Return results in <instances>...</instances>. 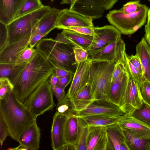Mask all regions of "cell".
<instances>
[{
  "label": "cell",
  "instance_id": "cell-1",
  "mask_svg": "<svg viewBox=\"0 0 150 150\" xmlns=\"http://www.w3.org/2000/svg\"><path fill=\"white\" fill-rule=\"evenodd\" d=\"M14 65L8 78L13 86V91L23 103L49 78L56 68L37 50L29 61Z\"/></svg>",
  "mask_w": 150,
  "mask_h": 150
},
{
  "label": "cell",
  "instance_id": "cell-2",
  "mask_svg": "<svg viewBox=\"0 0 150 150\" xmlns=\"http://www.w3.org/2000/svg\"><path fill=\"white\" fill-rule=\"evenodd\" d=\"M75 45L61 33L54 39H41L35 45L37 50L55 67L65 70L73 74L76 63L74 51Z\"/></svg>",
  "mask_w": 150,
  "mask_h": 150
},
{
  "label": "cell",
  "instance_id": "cell-3",
  "mask_svg": "<svg viewBox=\"0 0 150 150\" xmlns=\"http://www.w3.org/2000/svg\"><path fill=\"white\" fill-rule=\"evenodd\" d=\"M0 116L7 127L9 136L18 142L21 133L36 120L13 91L0 99Z\"/></svg>",
  "mask_w": 150,
  "mask_h": 150
},
{
  "label": "cell",
  "instance_id": "cell-4",
  "mask_svg": "<svg viewBox=\"0 0 150 150\" xmlns=\"http://www.w3.org/2000/svg\"><path fill=\"white\" fill-rule=\"evenodd\" d=\"M115 63L107 61H92L90 69L89 84L95 100L109 101Z\"/></svg>",
  "mask_w": 150,
  "mask_h": 150
},
{
  "label": "cell",
  "instance_id": "cell-5",
  "mask_svg": "<svg viewBox=\"0 0 150 150\" xmlns=\"http://www.w3.org/2000/svg\"><path fill=\"white\" fill-rule=\"evenodd\" d=\"M51 8L44 5L40 9L14 19L7 25L6 45L16 42L32 35L37 23Z\"/></svg>",
  "mask_w": 150,
  "mask_h": 150
},
{
  "label": "cell",
  "instance_id": "cell-6",
  "mask_svg": "<svg viewBox=\"0 0 150 150\" xmlns=\"http://www.w3.org/2000/svg\"><path fill=\"white\" fill-rule=\"evenodd\" d=\"M148 7L141 4L137 12L124 13L120 9L110 11L106 18L109 22L122 34L129 35L136 32L146 23Z\"/></svg>",
  "mask_w": 150,
  "mask_h": 150
},
{
  "label": "cell",
  "instance_id": "cell-7",
  "mask_svg": "<svg viewBox=\"0 0 150 150\" xmlns=\"http://www.w3.org/2000/svg\"><path fill=\"white\" fill-rule=\"evenodd\" d=\"M53 95L49 78L32 93L23 103L36 119L56 106Z\"/></svg>",
  "mask_w": 150,
  "mask_h": 150
},
{
  "label": "cell",
  "instance_id": "cell-8",
  "mask_svg": "<svg viewBox=\"0 0 150 150\" xmlns=\"http://www.w3.org/2000/svg\"><path fill=\"white\" fill-rule=\"evenodd\" d=\"M118 0H75L69 9L92 19L101 17Z\"/></svg>",
  "mask_w": 150,
  "mask_h": 150
},
{
  "label": "cell",
  "instance_id": "cell-9",
  "mask_svg": "<svg viewBox=\"0 0 150 150\" xmlns=\"http://www.w3.org/2000/svg\"><path fill=\"white\" fill-rule=\"evenodd\" d=\"M127 66L129 79L121 95L119 106L125 113L130 114L142 106L143 101L140 92L141 84L134 79L127 64Z\"/></svg>",
  "mask_w": 150,
  "mask_h": 150
},
{
  "label": "cell",
  "instance_id": "cell-10",
  "mask_svg": "<svg viewBox=\"0 0 150 150\" xmlns=\"http://www.w3.org/2000/svg\"><path fill=\"white\" fill-rule=\"evenodd\" d=\"M127 56L125 44L121 36L88 58L93 61H107L116 63L125 60Z\"/></svg>",
  "mask_w": 150,
  "mask_h": 150
},
{
  "label": "cell",
  "instance_id": "cell-11",
  "mask_svg": "<svg viewBox=\"0 0 150 150\" xmlns=\"http://www.w3.org/2000/svg\"><path fill=\"white\" fill-rule=\"evenodd\" d=\"M94 35L92 43L87 50L88 57L121 36L120 32L112 25L93 27Z\"/></svg>",
  "mask_w": 150,
  "mask_h": 150
},
{
  "label": "cell",
  "instance_id": "cell-12",
  "mask_svg": "<svg viewBox=\"0 0 150 150\" xmlns=\"http://www.w3.org/2000/svg\"><path fill=\"white\" fill-rule=\"evenodd\" d=\"M125 113L117 105L105 100H95L85 109L76 113L79 117L101 115L118 117Z\"/></svg>",
  "mask_w": 150,
  "mask_h": 150
},
{
  "label": "cell",
  "instance_id": "cell-13",
  "mask_svg": "<svg viewBox=\"0 0 150 150\" xmlns=\"http://www.w3.org/2000/svg\"><path fill=\"white\" fill-rule=\"evenodd\" d=\"M93 20L70 10L69 9L61 10L58 19L56 28L65 29L74 27H94Z\"/></svg>",
  "mask_w": 150,
  "mask_h": 150
},
{
  "label": "cell",
  "instance_id": "cell-14",
  "mask_svg": "<svg viewBox=\"0 0 150 150\" xmlns=\"http://www.w3.org/2000/svg\"><path fill=\"white\" fill-rule=\"evenodd\" d=\"M92 61L88 58L86 60L77 64L71 83L67 93L69 98L74 97L89 83L90 69Z\"/></svg>",
  "mask_w": 150,
  "mask_h": 150
},
{
  "label": "cell",
  "instance_id": "cell-15",
  "mask_svg": "<svg viewBox=\"0 0 150 150\" xmlns=\"http://www.w3.org/2000/svg\"><path fill=\"white\" fill-rule=\"evenodd\" d=\"M67 116L57 111L53 117L51 129V146L54 150H60L66 144L64 129Z\"/></svg>",
  "mask_w": 150,
  "mask_h": 150
},
{
  "label": "cell",
  "instance_id": "cell-16",
  "mask_svg": "<svg viewBox=\"0 0 150 150\" xmlns=\"http://www.w3.org/2000/svg\"><path fill=\"white\" fill-rule=\"evenodd\" d=\"M40 130L36 120L20 134L18 142L22 147L28 150H37L40 148Z\"/></svg>",
  "mask_w": 150,
  "mask_h": 150
},
{
  "label": "cell",
  "instance_id": "cell-17",
  "mask_svg": "<svg viewBox=\"0 0 150 150\" xmlns=\"http://www.w3.org/2000/svg\"><path fill=\"white\" fill-rule=\"evenodd\" d=\"M61 10L55 7L51 8L38 21L33 31L34 35L40 34H48L55 26Z\"/></svg>",
  "mask_w": 150,
  "mask_h": 150
},
{
  "label": "cell",
  "instance_id": "cell-18",
  "mask_svg": "<svg viewBox=\"0 0 150 150\" xmlns=\"http://www.w3.org/2000/svg\"><path fill=\"white\" fill-rule=\"evenodd\" d=\"M117 124L121 128L138 134H150V127L130 114L124 113L120 116Z\"/></svg>",
  "mask_w": 150,
  "mask_h": 150
},
{
  "label": "cell",
  "instance_id": "cell-19",
  "mask_svg": "<svg viewBox=\"0 0 150 150\" xmlns=\"http://www.w3.org/2000/svg\"><path fill=\"white\" fill-rule=\"evenodd\" d=\"M25 0H0V22L6 25L13 20Z\"/></svg>",
  "mask_w": 150,
  "mask_h": 150
},
{
  "label": "cell",
  "instance_id": "cell-20",
  "mask_svg": "<svg viewBox=\"0 0 150 150\" xmlns=\"http://www.w3.org/2000/svg\"><path fill=\"white\" fill-rule=\"evenodd\" d=\"M121 129L129 150H149L150 134L141 135Z\"/></svg>",
  "mask_w": 150,
  "mask_h": 150
},
{
  "label": "cell",
  "instance_id": "cell-21",
  "mask_svg": "<svg viewBox=\"0 0 150 150\" xmlns=\"http://www.w3.org/2000/svg\"><path fill=\"white\" fill-rule=\"evenodd\" d=\"M136 54L142 64L143 75L145 80L150 82V46L143 37L137 45Z\"/></svg>",
  "mask_w": 150,
  "mask_h": 150
},
{
  "label": "cell",
  "instance_id": "cell-22",
  "mask_svg": "<svg viewBox=\"0 0 150 150\" xmlns=\"http://www.w3.org/2000/svg\"><path fill=\"white\" fill-rule=\"evenodd\" d=\"M70 98L72 104L73 109L76 113L85 109L95 100L92 94L89 83L81 89L74 97Z\"/></svg>",
  "mask_w": 150,
  "mask_h": 150
},
{
  "label": "cell",
  "instance_id": "cell-23",
  "mask_svg": "<svg viewBox=\"0 0 150 150\" xmlns=\"http://www.w3.org/2000/svg\"><path fill=\"white\" fill-rule=\"evenodd\" d=\"M129 75L127 70L122 72L112 82L109 101L119 106L122 93L127 83Z\"/></svg>",
  "mask_w": 150,
  "mask_h": 150
},
{
  "label": "cell",
  "instance_id": "cell-24",
  "mask_svg": "<svg viewBox=\"0 0 150 150\" xmlns=\"http://www.w3.org/2000/svg\"><path fill=\"white\" fill-rule=\"evenodd\" d=\"M105 127L115 150H129L122 129L117 123Z\"/></svg>",
  "mask_w": 150,
  "mask_h": 150
},
{
  "label": "cell",
  "instance_id": "cell-25",
  "mask_svg": "<svg viewBox=\"0 0 150 150\" xmlns=\"http://www.w3.org/2000/svg\"><path fill=\"white\" fill-rule=\"evenodd\" d=\"M76 114L67 115L64 129V140L66 143L75 144L76 141L78 129L79 118Z\"/></svg>",
  "mask_w": 150,
  "mask_h": 150
},
{
  "label": "cell",
  "instance_id": "cell-26",
  "mask_svg": "<svg viewBox=\"0 0 150 150\" xmlns=\"http://www.w3.org/2000/svg\"><path fill=\"white\" fill-rule=\"evenodd\" d=\"M61 33L75 46L86 50L91 45L93 38V36L80 34L68 29H63Z\"/></svg>",
  "mask_w": 150,
  "mask_h": 150
},
{
  "label": "cell",
  "instance_id": "cell-27",
  "mask_svg": "<svg viewBox=\"0 0 150 150\" xmlns=\"http://www.w3.org/2000/svg\"><path fill=\"white\" fill-rule=\"evenodd\" d=\"M89 126L106 127L117 123L118 117L101 115H92L81 117Z\"/></svg>",
  "mask_w": 150,
  "mask_h": 150
},
{
  "label": "cell",
  "instance_id": "cell-28",
  "mask_svg": "<svg viewBox=\"0 0 150 150\" xmlns=\"http://www.w3.org/2000/svg\"><path fill=\"white\" fill-rule=\"evenodd\" d=\"M78 117L79 129L76 141L74 144L75 150H87V139L90 126L82 118Z\"/></svg>",
  "mask_w": 150,
  "mask_h": 150
},
{
  "label": "cell",
  "instance_id": "cell-29",
  "mask_svg": "<svg viewBox=\"0 0 150 150\" xmlns=\"http://www.w3.org/2000/svg\"><path fill=\"white\" fill-rule=\"evenodd\" d=\"M105 130V127L90 126L87 139V150H94Z\"/></svg>",
  "mask_w": 150,
  "mask_h": 150
},
{
  "label": "cell",
  "instance_id": "cell-30",
  "mask_svg": "<svg viewBox=\"0 0 150 150\" xmlns=\"http://www.w3.org/2000/svg\"><path fill=\"white\" fill-rule=\"evenodd\" d=\"M130 115L150 127V105L143 101L142 106Z\"/></svg>",
  "mask_w": 150,
  "mask_h": 150
},
{
  "label": "cell",
  "instance_id": "cell-31",
  "mask_svg": "<svg viewBox=\"0 0 150 150\" xmlns=\"http://www.w3.org/2000/svg\"><path fill=\"white\" fill-rule=\"evenodd\" d=\"M44 6L40 0H25L14 19L40 9Z\"/></svg>",
  "mask_w": 150,
  "mask_h": 150
},
{
  "label": "cell",
  "instance_id": "cell-32",
  "mask_svg": "<svg viewBox=\"0 0 150 150\" xmlns=\"http://www.w3.org/2000/svg\"><path fill=\"white\" fill-rule=\"evenodd\" d=\"M57 111L67 116L71 114H76L73 108L72 103L70 98L66 94L64 99L58 102L56 107Z\"/></svg>",
  "mask_w": 150,
  "mask_h": 150
},
{
  "label": "cell",
  "instance_id": "cell-33",
  "mask_svg": "<svg viewBox=\"0 0 150 150\" xmlns=\"http://www.w3.org/2000/svg\"><path fill=\"white\" fill-rule=\"evenodd\" d=\"M115 150L114 146L106 130L98 141L94 150Z\"/></svg>",
  "mask_w": 150,
  "mask_h": 150
},
{
  "label": "cell",
  "instance_id": "cell-34",
  "mask_svg": "<svg viewBox=\"0 0 150 150\" xmlns=\"http://www.w3.org/2000/svg\"><path fill=\"white\" fill-rule=\"evenodd\" d=\"M13 86L8 77L0 78V99L4 98L13 90Z\"/></svg>",
  "mask_w": 150,
  "mask_h": 150
},
{
  "label": "cell",
  "instance_id": "cell-35",
  "mask_svg": "<svg viewBox=\"0 0 150 150\" xmlns=\"http://www.w3.org/2000/svg\"><path fill=\"white\" fill-rule=\"evenodd\" d=\"M37 51L36 48L28 47L21 53L14 65H20L28 62L33 58Z\"/></svg>",
  "mask_w": 150,
  "mask_h": 150
},
{
  "label": "cell",
  "instance_id": "cell-36",
  "mask_svg": "<svg viewBox=\"0 0 150 150\" xmlns=\"http://www.w3.org/2000/svg\"><path fill=\"white\" fill-rule=\"evenodd\" d=\"M140 89L143 101L150 105V82L144 81L140 84Z\"/></svg>",
  "mask_w": 150,
  "mask_h": 150
},
{
  "label": "cell",
  "instance_id": "cell-37",
  "mask_svg": "<svg viewBox=\"0 0 150 150\" xmlns=\"http://www.w3.org/2000/svg\"><path fill=\"white\" fill-rule=\"evenodd\" d=\"M141 4L139 0L131 1L124 4L120 9L125 14L134 13L139 10Z\"/></svg>",
  "mask_w": 150,
  "mask_h": 150
},
{
  "label": "cell",
  "instance_id": "cell-38",
  "mask_svg": "<svg viewBox=\"0 0 150 150\" xmlns=\"http://www.w3.org/2000/svg\"><path fill=\"white\" fill-rule=\"evenodd\" d=\"M75 58L76 63L78 64L86 60L88 58L87 51L77 46L74 48Z\"/></svg>",
  "mask_w": 150,
  "mask_h": 150
},
{
  "label": "cell",
  "instance_id": "cell-39",
  "mask_svg": "<svg viewBox=\"0 0 150 150\" xmlns=\"http://www.w3.org/2000/svg\"><path fill=\"white\" fill-rule=\"evenodd\" d=\"M127 57L124 61L118 62L115 63L113 73L112 82L116 79L122 72L127 70L126 61Z\"/></svg>",
  "mask_w": 150,
  "mask_h": 150
},
{
  "label": "cell",
  "instance_id": "cell-40",
  "mask_svg": "<svg viewBox=\"0 0 150 150\" xmlns=\"http://www.w3.org/2000/svg\"><path fill=\"white\" fill-rule=\"evenodd\" d=\"M127 62L129 70L134 79L138 83L141 84L145 80L143 75L128 60Z\"/></svg>",
  "mask_w": 150,
  "mask_h": 150
},
{
  "label": "cell",
  "instance_id": "cell-41",
  "mask_svg": "<svg viewBox=\"0 0 150 150\" xmlns=\"http://www.w3.org/2000/svg\"><path fill=\"white\" fill-rule=\"evenodd\" d=\"M14 67V64L0 63V78H8L12 74Z\"/></svg>",
  "mask_w": 150,
  "mask_h": 150
},
{
  "label": "cell",
  "instance_id": "cell-42",
  "mask_svg": "<svg viewBox=\"0 0 150 150\" xmlns=\"http://www.w3.org/2000/svg\"><path fill=\"white\" fill-rule=\"evenodd\" d=\"M0 50L6 45L8 38V30L7 25L0 22Z\"/></svg>",
  "mask_w": 150,
  "mask_h": 150
},
{
  "label": "cell",
  "instance_id": "cell-43",
  "mask_svg": "<svg viewBox=\"0 0 150 150\" xmlns=\"http://www.w3.org/2000/svg\"><path fill=\"white\" fill-rule=\"evenodd\" d=\"M93 27H68L65 29L69 30L80 34L93 36L94 35Z\"/></svg>",
  "mask_w": 150,
  "mask_h": 150
},
{
  "label": "cell",
  "instance_id": "cell-44",
  "mask_svg": "<svg viewBox=\"0 0 150 150\" xmlns=\"http://www.w3.org/2000/svg\"><path fill=\"white\" fill-rule=\"evenodd\" d=\"M8 136H9V133L7 127L0 116V143L1 146Z\"/></svg>",
  "mask_w": 150,
  "mask_h": 150
},
{
  "label": "cell",
  "instance_id": "cell-45",
  "mask_svg": "<svg viewBox=\"0 0 150 150\" xmlns=\"http://www.w3.org/2000/svg\"><path fill=\"white\" fill-rule=\"evenodd\" d=\"M74 75V74L70 73L65 76L59 77L56 86L65 89L71 82Z\"/></svg>",
  "mask_w": 150,
  "mask_h": 150
},
{
  "label": "cell",
  "instance_id": "cell-46",
  "mask_svg": "<svg viewBox=\"0 0 150 150\" xmlns=\"http://www.w3.org/2000/svg\"><path fill=\"white\" fill-rule=\"evenodd\" d=\"M51 87L52 93L56 97L58 102L61 101L64 99L66 94L65 89L57 86Z\"/></svg>",
  "mask_w": 150,
  "mask_h": 150
},
{
  "label": "cell",
  "instance_id": "cell-47",
  "mask_svg": "<svg viewBox=\"0 0 150 150\" xmlns=\"http://www.w3.org/2000/svg\"><path fill=\"white\" fill-rule=\"evenodd\" d=\"M128 60L132 65L142 74H143L142 69L141 63L139 57L136 54L130 56L127 55Z\"/></svg>",
  "mask_w": 150,
  "mask_h": 150
},
{
  "label": "cell",
  "instance_id": "cell-48",
  "mask_svg": "<svg viewBox=\"0 0 150 150\" xmlns=\"http://www.w3.org/2000/svg\"><path fill=\"white\" fill-rule=\"evenodd\" d=\"M145 38L150 46V8H149L148 11L147 21L145 25Z\"/></svg>",
  "mask_w": 150,
  "mask_h": 150
},
{
  "label": "cell",
  "instance_id": "cell-49",
  "mask_svg": "<svg viewBox=\"0 0 150 150\" xmlns=\"http://www.w3.org/2000/svg\"><path fill=\"white\" fill-rule=\"evenodd\" d=\"M47 34H37L34 36L30 40L29 44V46L31 48H33L37 43L42 38Z\"/></svg>",
  "mask_w": 150,
  "mask_h": 150
},
{
  "label": "cell",
  "instance_id": "cell-50",
  "mask_svg": "<svg viewBox=\"0 0 150 150\" xmlns=\"http://www.w3.org/2000/svg\"><path fill=\"white\" fill-rule=\"evenodd\" d=\"M54 73L58 78L65 76L70 73L65 70L57 68H55Z\"/></svg>",
  "mask_w": 150,
  "mask_h": 150
},
{
  "label": "cell",
  "instance_id": "cell-51",
  "mask_svg": "<svg viewBox=\"0 0 150 150\" xmlns=\"http://www.w3.org/2000/svg\"><path fill=\"white\" fill-rule=\"evenodd\" d=\"M59 78L53 73L49 77V82L51 87L56 86Z\"/></svg>",
  "mask_w": 150,
  "mask_h": 150
},
{
  "label": "cell",
  "instance_id": "cell-52",
  "mask_svg": "<svg viewBox=\"0 0 150 150\" xmlns=\"http://www.w3.org/2000/svg\"><path fill=\"white\" fill-rule=\"evenodd\" d=\"M60 150H75V146L74 144L66 143L63 146Z\"/></svg>",
  "mask_w": 150,
  "mask_h": 150
},
{
  "label": "cell",
  "instance_id": "cell-53",
  "mask_svg": "<svg viewBox=\"0 0 150 150\" xmlns=\"http://www.w3.org/2000/svg\"><path fill=\"white\" fill-rule=\"evenodd\" d=\"M60 4H67L71 5L75 0H61Z\"/></svg>",
  "mask_w": 150,
  "mask_h": 150
},
{
  "label": "cell",
  "instance_id": "cell-54",
  "mask_svg": "<svg viewBox=\"0 0 150 150\" xmlns=\"http://www.w3.org/2000/svg\"><path fill=\"white\" fill-rule=\"evenodd\" d=\"M149 150H150V145H149Z\"/></svg>",
  "mask_w": 150,
  "mask_h": 150
},
{
  "label": "cell",
  "instance_id": "cell-55",
  "mask_svg": "<svg viewBox=\"0 0 150 150\" xmlns=\"http://www.w3.org/2000/svg\"><path fill=\"white\" fill-rule=\"evenodd\" d=\"M149 1H150V0H148Z\"/></svg>",
  "mask_w": 150,
  "mask_h": 150
}]
</instances>
